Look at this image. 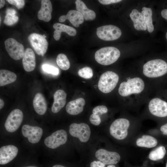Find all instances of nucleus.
Listing matches in <instances>:
<instances>
[{"label": "nucleus", "instance_id": "f257e3e1", "mask_svg": "<svg viewBox=\"0 0 167 167\" xmlns=\"http://www.w3.org/2000/svg\"><path fill=\"white\" fill-rule=\"evenodd\" d=\"M145 84L143 80L139 77L130 78L120 85L118 92L122 96L127 97L133 94H138L144 89Z\"/></svg>", "mask_w": 167, "mask_h": 167}, {"label": "nucleus", "instance_id": "f03ea898", "mask_svg": "<svg viewBox=\"0 0 167 167\" xmlns=\"http://www.w3.org/2000/svg\"><path fill=\"white\" fill-rule=\"evenodd\" d=\"M143 72L144 75L148 78L161 76L167 73V63L161 59L149 61L143 65Z\"/></svg>", "mask_w": 167, "mask_h": 167}, {"label": "nucleus", "instance_id": "7ed1b4c3", "mask_svg": "<svg viewBox=\"0 0 167 167\" xmlns=\"http://www.w3.org/2000/svg\"><path fill=\"white\" fill-rule=\"evenodd\" d=\"M120 55V52L117 48L108 46L97 50L95 54L96 61L103 65H109L116 62Z\"/></svg>", "mask_w": 167, "mask_h": 167}, {"label": "nucleus", "instance_id": "20e7f679", "mask_svg": "<svg viewBox=\"0 0 167 167\" xmlns=\"http://www.w3.org/2000/svg\"><path fill=\"white\" fill-rule=\"evenodd\" d=\"M119 79V76L116 73L107 71L101 75L98 84V88L104 93H109L115 88Z\"/></svg>", "mask_w": 167, "mask_h": 167}, {"label": "nucleus", "instance_id": "39448f33", "mask_svg": "<svg viewBox=\"0 0 167 167\" xmlns=\"http://www.w3.org/2000/svg\"><path fill=\"white\" fill-rule=\"evenodd\" d=\"M130 125L129 121L124 118H118L114 121L109 128L110 135L118 140L125 139L128 135V129Z\"/></svg>", "mask_w": 167, "mask_h": 167}, {"label": "nucleus", "instance_id": "423d86ee", "mask_svg": "<svg viewBox=\"0 0 167 167\" xmlns=\"http://www.w3.org/2000/svg\"><path fill=\"white\" fill-rule=\"evenodd\" d=\"M96 33L97 36L101 40L112 41L119 38L122 35V32L118 27L108 25L97 28Z\"/></svg>", "mask_w": 167, "mask_h": 167}, {"label": "nucleus", "instance_id": "0eeeda50", "mask_svg": "<svg viewBox=\"0 0 167 167\" xmlns=\"http://www.w3.org/2000/svg\"><path fill=\"white\" fill-rule=\"evenodd\" d=\"M69 132L72 136L78 138L81 142L84 143L88 141L91 135L89 126L84 123L71 124Z\"/></svg>", "mask_w": 167, "mask_h": 167}, {"label": "nucleus", "instance_id": "6e6552de", "mask_svg": "<svg viewBox=\"0 0 167 167\" xmlns=\"http://www.w3.org/2000/svg\"><path fill=\"white\" fill-rule=\"evenodd\" d=\"M4 44L6 51L13 59L19 60L23 57L25 52L24 46L15 39H7Z\"/></svg>", "mask_w": 167, "mask_h": 167}, {"label": "nucleus", "instance_id": "1a4fd4ad", "mask_svg": "<svg viewBox=\"0 0 167 167\" xmlns=\"http://www.w3.org/2000/svg\"><path fill=\"white\" fill-rule=\"evenodd\" d=\"M23 114L19 109L13 110L8 115L4 124L6 130L10 132L16 131L20 126L23 120Z\"/></svg>", "mask_w": 167, "mask_h": 167}, {"label": "nucleus", "instance_id": "9d476101", "mask_svg": "<svg viewBox=\"0 0 167 167\" xmlns=\"http://www.w3.org/2000/svg\"><path fill=\"white\" fill-rule=\"evenodd\" d=\"M28 39L36 53L43 56L46 52L48 45L45 37L40 34L32 33L29 35Z\"/></svg>", "mask_w": 167, "mask_h": 167}, {"label": "nucleus", "instance_id": "9b49d317", "mask_svg": "<svg viewBox=\"0 0 167 167\" xmlns=\"http://www.w3.org/2000/svg\"><path fill=\"white\" fill-rule=\"evenodd\" d=\"M67 139L66 131L62 129L55 131L47 137L44 140V143L47 147L54 149L65 143Z\"/></svg>", "mask_w": 167, "mask_h": 167}, {"label": "nucleus", "instance_id": "f8f14e48", "mask_svg": "<svg viewBox=\"0 0 167 167\" xmlns=\"http://www.w3.org/2000/svg\"><path fill=\"white\" fill-rule=\"evenodd\" d=\"M148 109L153 115L159 117L167 116V102L158 98L152 99L148 104Z\"/></svg>", "mask_w": 167, "mask_h": 167}, {"label": "nucleus", "instance_id": "ddd939ff", "mask_svg": "<svg viewBox=\"0 0 167 167\" xmlns=\"http://www.w3.org/2000/svg\"><path fill=\"white\" fill-rule=\"evenodd\" d=\"M22 133L27 138L28 141L32 143H38L40 140L43 133L42 129L37 126H32L25 124L22 127Z\"/></svg>", "mask_w": 167, "mask_h": 167}, {"label": "nucleus", "instance_id": "4468645a", "mask_svg": "<svg viewBox=\"0 0 167 167\" xmlns=\"http://www.w3.org/2000/svg\"><path fill=\"white\" fill-rule=\"evenodd\" d=\"M96 157L105 165H113L118 163L120 156L117 152H110L101 149L95 153Z\"/></svg>", "mask_w": 167, "mask_h": 167}, {"label": "nucleus", "instance_id": "2eb2a0df", "mask_svg": "<svg viewBox=\"0 0 167 167\" xmlns=\"http://www.w3.org/2000/svg\"><path fill=\"white\" fill-rule=\"evenodd\" d=\"M18 152V148L13 145L2 147L0 148V165H5L11 162L16 156Z\"/></svg>", "mask_w": 167, "mask_h": 167}, {"label": "nucleus", "instance_id": "dca6fc26", "mask_svg": "<svg viewBox=\"0 0 167 167\" xmlns=\"http://www.w3.org/2000/svg\"><path fill=\"white\" fill-rule=\"evenodd\" d=\"M66 19L68 20L74 26L78 27L84 22V18L82 15L77 10H71L68 11L66 15L61 16L59 18L60 22H64Z\"/></svg>", "mask_w": 167, "mask_h": 167}, {"label": "nucleus", "instance_id": "f3484780", "mask_svg": "<svg viewBox=\"0 0 167 167\" xmlns=\"http://www.w3.org/2000/svg\"><path fill=\"white\" fill-rule=\"evenodd\" d=\"M22 64L24 70L27 72L34 70L36 65L35 54L30 48H27L25 50L22 59Z\"/></svg>", "mask_w": 167, "mask_h": 167}, {"label": "nucleus", "instance_id": "a211bd4d", "mask_svg": "<svg viewBox=\"0 0 167 167\" xmlns=\"http://www.w3.org/2000/svg\"><path fill=\"white\" fill-rule=\"evenodd\" d=\"M66 94L62 90H57L54 94V101L51 110L54 113H57L64 107L66 102Z\"/></svg>", "mask_w": 167, "mask_h": 167}, {"label": "nucleus", "instance_id": "6ab92c4d", "mask_svg": "<svg viewBox=\"0 0 167 167\" xmlns=\"http://www.w3.org/2000/svg\"><path fill=\"white\" fill-rule=\"evenodd\" d=\"M85 101L82 98H79L69 102L66 106L67 112L71 115H76L81 113L84 109Z\"/></svg>", "mask_w": 167, "mask_h": 167}, {"label": "nucleus", "instance_id": "aec40b11", "mask_svg": "<svg viewBox=\"0 0 167 167\" xmlns=\"http://www.w3.org/2000/svg\"><path fill=\"white\" fill-rule=\"evenodd\" d=\"M41 5V8L37 13L38 18L45 22H49L51 19L52 6L51 2L49 0H42Z\"/></svg>", "mask_w": 167, "mask_h": 167}, {"label": "nucleus", "instance_id": "412c9836", "mask_svg": "<svg viewBox=\"0 0 167 167\" xmlns=\"http://www.w3.org/2000/svg\"><path fill=\"white\" fill-rule=\"evenodd\" d=\"M55 31L54 32L53 37L56 41L59 40L62 32H66L70 36H74L76 34V31L73 28L59 23H56L53 26Z\"/></svg>", "mask_w": 167, "mask_h": 167}, {"label": "nucleus", "instance_id": "4be33fe9", "mask_svg": "<svg viewBox=\"0 0 167 167\" xmlns=\"http://www.w3.org/2000/svg\"><path fill=\"white\" fill-rule=\"evenodd\" d=\"M33 105L35 111L40 115H43L47 109V105L45 98L42 94L37 93L35 95Z\"/></svg>", "mask_w": 167, "mask_h": 167}, {"label": "nucleus", "instance_id": "5701e85b", "mask_svg": "<svg viewBox=\"0 0 167 167\" xmlns=\"http://www.w3.org/2000/svg\"><path fill=\"white\" fill-rule=\"evenodd\" d=\"M130 16L133 22L134 27L135 29L139 31L147 30L143 15L137 10L133 9L130 14Z\"/></svg>", "mask_w": 167, "mask_h": 167}, {"label": "nucleus", "instance_id": "b1692460", "mask_svg": "<svg viewBox=\"0 0 167 167\" xmlns=\"http://www.w3.org/2000/svg\"><path fill=\"white\" fill-rule=\"evenodd\" d=\"M75 3L77 11L82 15L85 20H92L95 18L96 14L95 12L88 8L83 1L80 0H76Z\"/></svg>", "mask_w": 167, "mask_h": 167}, {"label": "nucleus", "instance_id": "393cba45", "mask_svg": "<svg viewBox=\"0 0 167 167\" xmlns=\"http://www.w3.org/2000/svg\"><path fill=\"white\" fill-rule=\"evenodd\" d=\"M17 78L14 72L6 70L0 71V86H2L14 82Z\"/></svg>", "mask_w": 167, "mask_h": 167}, {"label": "nucleus", "instance_id": "a878e982", "mask_svg": "<svg viewBox=\"0 0 167 167\" xmlns=\"http://www.w3.org/2000/svg\"><path fill=\"white\" fill-rule=\"evenodd\" d=\"M157 141L154 137L149 135H143L136 141V145L139 147L151 148L157 144Z\"/></svg>", "mask_w": 167, "mask_h": 167}, {"label": "nucleus", "instance_id": "bb28decb", "mask_svg": "<svg viewBox=\"0 0 167 167\" xmlns=\"http://www.w3.org/2000/svg\"><path fill=\"white\" fill-rule=\"evenodd\" d=\"M141 13L148 31L149 32H152L154 30V27L152 24L151 9L143 7L142 8Z\"/></svg>", "mask_w": 167, "mask_h": 167}, {"label": "nucleus", "instance_id": "cd10ccee", "mask_svg": "<svg viewBox=\"0 0 167 167\" xmlns=\"http://www.w3.org/2000/svg\"><path fill=\"white\" fill-rule=\"evenodd\" d=\"M166 152L165 147L160 146L156 149L151 151L148 155L150 159L154 161L163 159Z\"/></svg>", "mask_w": 167, "mask_h": 167}, {"label": "nucleus", "instance_id": "c85d7f7f", "mask_svg": "<svg viewBox=\"0 0 167 167\" xmlns=\"http://www.w3.org/2000/svg\"><path fill=\"white\" fill-rule=\"evenodd\" d=\"M56 61L58 66L62 70H67L70 67V62L66 56L64 54H58L57 56Z\"/></svg>", "mask_w": 167, "mask_h": 167}, {"label": "nucleus", "instance_id": "c756f323", "mask_svg": "<svg viewBox=\"0 0 167 167\" xmlns=\"http://www.w3.org/2000/svg\"><path fill=\"white\" fill-rule=\"evenodd\" d=\"M78 73L79 76L85 79H90L93 76V71L89 67H85L79 69Z\"/></svg>", "mask_w": 167, "mask_h": 167}, {"label": "nucleus", "instance_id": "7c9ffc66", "mask_svg": "<svg viewBox=\"0 0 167 167\" xmlns=\"http://www.w3.org/2000/svg\"><path fill=\"white\" fill-rule=\"evenodd\" d=\"M18 19V16L15 14H6L4 20V23L7 25L11 26L16 23Z\"/></svg>", "mask_w": 167, "mask_h": 167}, {"label": "nucleus", "instance_id": "2f4dec72", "mask_svg": "<svg viewBox=\"0 0 167 167\" xmlns=\"http://www.w3.org/2000/svg\"><path fill=\"white\" fill-rule=\"evenodd\" d=\"M42 68L44 71L49 74L54 75H58L59 74L58 69L54 66L45 64L43 65Z\"/></svg>", "mask_w": 167, "mask_h": 167}, {"label": "nucleus", "instance_id": "473e14b6", "mask_svg": "<svg viewBox=\"0 0 167 167\" xmlns=\"http://www.w3.org/2000/svg\"><path fill=\"white\" fill-rule=\"evenodd\" d=\"M108 109L107 107L104 105H99L95 107L92 110V113L93 114L100 116L102 114L106 113Z\"/></svg>", "mask_w": 167, "mask_h": 167}, {"label": "nucleus", "instance_id": "72a5a7b5", "mask_svg": "<svg viewBox=\"0 0 167 167\" xmlns=\"http://www.w3.org/2000/svg\"><path fill=\"white\" fill-rule=\"evenodd\" d=\"M89 120L91 123L95 126L99 125L101 122L100 116L93 114H92L90 116Z\"/></svg>", "mask_w": 167, "mask_h": 167}, {"label": "nucleus", "instance_id": "f704fd0d", "mask_svg": "<svg viewBox=\"0 0 167 167\" xmlns=\"http://www.w3.org/2000/svg\"><path fill=\"white\" fill-rule=\"evenodd\" d=\"M10 4L15 5L18 9L22 8L25 5L24 0H7Z\"/></svg>", "mask_w": 167, "mask_h": 167}, {"label": "nucleus", "instance_id": "c9c22d12", "mask_svg": "<svg viewBox=\"0 0 167 167\" xmlns=\"http://www.w3.org/2000/svg\"><path fill=\"white\" fill-rule=\"evenodd\" d=\"M121 0H99L98 1L103 5H108L112 3H116L121 1Z\"/></svg>", "mask_w": 167, "mask_h": 167}, {"label": "nucleus", "instance_id": "e433bc0d", "mask_svg": "<svg viewBox=\"0 0 167 167\" xmlns=\"http://www.w3.org/2000/svg\"><path fill=\"white\" fill-rule=\"evenodd\" d=\"M105 165L101 161H94L90 164L91 167H105Z\"/></svg>", "mask_w": 167, "mask_h": 167}, {"label": "nucleus", "instance_id": "4c0bfd02", "mask_svg": "<svg viewBox=\"0 0 167 167\" xmlns=\"http://www.w3.org/2000/svg\"><path fill=\"white\" fill-rule=\"evenodd\" d=\"M160 130L164 135H167V123L162 125L161 127Z\"/></svg>", "mask_w": 167, "mask_h": 167}, {"label": "nucleus", "instance_id": "58836bf2", "mask_svg": "<svg viewBox=\"0 0 167 167\" xmlns=\"http://www.w3.org/2000/svg\"><path fill=\"white\" fill-rule=\"evenodd\" d=\"M6 14H16V11L12 8H7L6 11Z\"/></svg>", "mask_w": 167, "mask_h": 167}, {"label": "nucleus", "instance_id": "ea45409f", "mask_svg": "<svg viewBox=\"0 0 167 167\" xmlns=\"http://www.w3.org/2000/svg\"><path fill=\"white\" fill-rule=\"evenodd\" d=\"M161 14L162 17L167 20V9L162 10Z\"/></svg>", "mask_w": 167, "mask_h": 167}, {"label": "nucleus", "instance_id": "a19ab883", "mask_svg": "<svg viewBox=\"0 0 167 167\" xmlns=\"http://www.w3.org/2000/svg\"><path fill=\"white\" fill-rule=\"evenodd\" d=\"M4 105V102L3 100L0 99V109H2Z\"/></svg>", "mask_w": 167, "mask_h": 167}, {"label": "nucleus", "instance_id": "79ce46f5", "mask_svg": "<svg viewBox=\"0 0 167 167\" xmlns=\"http://www.w3.org/2000/svg\"><path fill=\"white\" fill-rule=\"evenodd\" d=\"M5 4V1L3 0H0V8H1L3 7Z\"/></svg>", "mask_w": 167, "mask_h": 167}, {"label": "nucleus", "instance_id": "37998d69", "mask_svg": "<svg viewBox=\"0 0 167 167\" xmlns=\"http://www.w3.org/2000/svg\"><path fill=\"white\" fill-rule=\"evenodd\" d=\"M52 167H65L63 166L60 165H54Z\"/></svg>", "mask_w": 167, "mask_h": 167}, {"label": "nucleus", "instance_id": "c03bdc74", "mask_svg": "<svg viewBox=\"0 0 167 167\" xmlns=\"http://www.w3.org/2000/svg\"><path fill=\"white\" fill-rule=\"evenodd\" d=\"M107 167H116L115 165H108Z\"/></svg>", "mask_w": 167, "mask_h": 167}, {"label": "nucleus", "instance_id": "a18cd8bd", "mask_svg": "<svg viewBox=\"0 0 167 167\" xmlns=\"http://www.w3.org/2000/svg\"><path fill=\"white\" fill-rule=\"evenodd\" d=\"M25 167H36L35 166H28Z\"/></svg>", "mask_w": 167, "mask_h": 167}, {"label": "nucleus", "instance_id": "49530a36", "mask_svg": "<svg viewBox=\"0 0 167 167\" xmlns=\"http://www.w3.org/2000/svg\"><path fill=\"white\" fill-rule=\"evenodd\" d=\"M166 36V39H167V32H166V36Z\"/></svg>", "mask_w": 167, "mask_h": 167}, {"label": "nucleus", "instance_id": "de8ad7c7", "mask_svg": "<svg viewBox=\"0 0 167 167\" xmlns=\"http://www.w3.org/2000/svg\"><path fill=\"white\" fill-rule=\"evenodd\" d=\"M1 17H0V24H1Z\"/></svg>", "mask_w": 167, "mask_h": 167}, {"label": "nucleus", "instance_id": "09e8293b", "mask_svg": "<svg viewBox=\"0 0 167 167\" xmlns=\"http://www.w3.org/2000/svg\"><path fill=\"white\" fill-rule=\"evenodd\" d=\"M166 167H167V162L166 164Z\"/></svg>", "mask_w": 167, "mask_h": 167}]
</instances>
